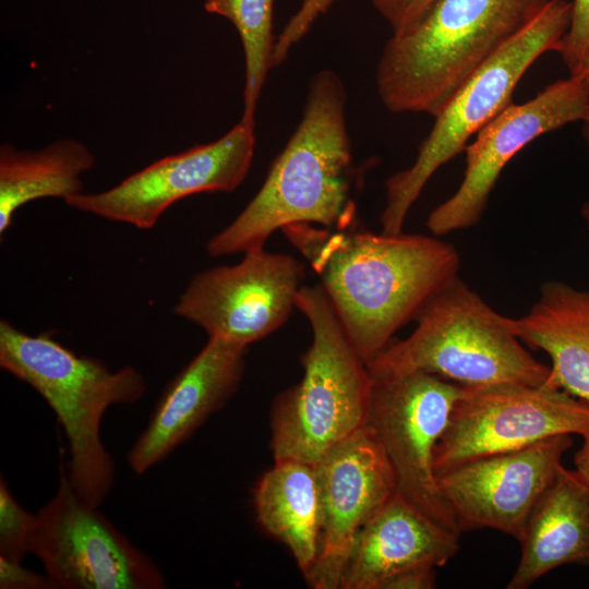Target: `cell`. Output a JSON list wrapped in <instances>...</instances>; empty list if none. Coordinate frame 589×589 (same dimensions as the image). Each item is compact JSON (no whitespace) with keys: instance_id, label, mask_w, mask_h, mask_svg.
Listing matches in <instances>:
<instances>
[{"instance_id":"obj_8","label":"cell","mask_w":589,"mask_h":589,"mask_svg":"<svg viewBox=\"0 0 589 589\" xmlns=\"http://www.w3.org/2000/svg\"><path fill=\"white\" fill-rule=\"evenodd\" d=\"M589 430V400L529 384L464 386L434 455L438 476L468 461Z\"/></svg>"},{"instance_id":"obj_5","label":"cell","mask_w":589,"mask_h":589,"mask_svg":"<svg viewBox=\"0 0 589 589\" xmlns=\"http://www.w3.org/2000/svg\"><path fill=\"white\" fill-rule=\"evenodd\" d=\"M296 308L312 328L303 376L280 393L271 414L274 460L314 465L366 424L372 377L321 285L302 286Z\"/></svg>"},{"instance_id":"obj_15","label":"cell","mask_w":589,"mask_h":589,"mask_svg":"<svg viewBox=\"0 0 589 589\" xmlns=\"http://www.w3.org/2000/svg\"><path fill=\"white\" fill-rule=\"evenodd\" d=\"M572 445L570 434H558L436 476L459 532L490 528L519 541Z\"/></svg>"},{"instance_id":"obj_7","label":"cell","mask_w":589,"mask_h":589,"mask_svg":"<svg viewBox=\"0 0 589 589\" xmlns=\"http://www.w3.org/2000/svg\"><path fill=\"white\" fill-rule=\"evenodd\" d=\"M572 2L550 0L544 9L479 68L434 117L435 122L412 165L385 182L382 232L399 233L409 211L435 171L457 156L477 134L509 106L526 71L543 53L556 50L568 29Z\"/></svg>"},{"instance_id":"obj_28","label":"cell","mask_w":589,"mask_h":589,"mask_svg":"<svg viewBox=\"0 0 589 589\" xmlns=\"http://www.w3.org/2000/svg\"><path fill=\"white\" fill-rule=\"evenodd\" d=\"M436 567L418 565L388 576L378 589H431L435 587Z\"/></svg>"},{"instance_id":"obj_20","label":"cell","mask_w":589,"mask_h":589,"mask_svg":"<svg viewBox=\"0 0 589 589\" xmlns=\"http://www.w3.org/2000/svg\"><path fill=\"white\" fill-rule=\"evenodd\" d=\"M261 527L291 552L304 578L318 554L320 504L314 466L277 460L254 491Z\"/></svg>"},{"instance_id":"obj_27","label":"cell","mask_w":589,"mask_h":589,"mask_svg":"<svg viewBox=\"0 0 589 589\" xmlns=\"http://www.w3.org/2000/svg\"><path fill=\"white\" fill-rule=\"evenodd\" d=\"M14 562L0 556L1 589H56L53 580L46 574L40 575Z\"/></svg>"},{"instance_id":"obj_30","label":"cell","mask_w":589,"mask_h":589,"mask_svg":"<svg viewBox=\"0 0 589 589\" xmlns=\"http://www.w3.org/2000/svg\"><path fill=\"white\" fill-rule=\"evenodd\" d=\"M582 121V135L589 145V108L584 117Z\"/></svg>"},{"instance_id":"obj_23","label":"cell","mask_w":589,"mask_h":589,"mask_svg":"<svg viewBox=\"0 0 589 589\" xmlns=\"http://www.w3.org/2000/svg\"><path fill=\"white\" fill-rule=\"evenodd\" d=\"M36 515L25 510L14 498L7 482L0 480V556L23 561L29 552V539Z\"/></svg>"},{"instance_id":"obj_10","label":"cell","mask_w":589,"mask_h":589,"mask_svg":"<svg viewBox=\"0 0 589 589\" xmlns=\"http://www.w3.org/2000/svg\"><path fill=\"white\" fill-rule=\"evenodd\" d=\"M29 552L63 589H161L155 562L72 488L60 468L53 497L36 514Z\"/></svg>"},{"instance_id":"obj_22","label":"cell","mask_w":589,"mask_h":589,"mask_svg":"<svg viewBox=\"0 0 589 589\" xmlns=\"http://www.w3.org/2000/svg\"><path fill=\"white\" fill-rule=\"evenodd\" d=\"M274 0H204V9L229 20L244 52L245 83L241 121L253 122L257 101L272 68Z\"/></svg>"},{"instance_id":"obj_12","label":"cell","mask_w":589,"mask_h":589,"mask_svg":"<svg viewBox=\"0 0 589 589\" xmlns=\"http://www.w3.org/2000/svg\"><path fill=\"white\" fill-rule=\"evenodd\" d=\"M253 122L240 120L218 140L166 156L99 193L64 202L98 217L152 229L176 202L202 192H232L245 179L254 155Z\"/></svg>"},{"instance_id":"obj_11","label":"cell","mask_w":589,"mask_h":589,"mask_svg":"<svg viewBox=\"0 0 589 589\" xmlns=\"http://www.w3.org/2000/svg\"><path fill=\"white\" fill-rule=\"evenodd\" d=\"M235 265L195 275L173 313L200 326L208 338L248 347L283 326L303 286V265L293 256L250 250Z\"/></svg>"},{"instance_id":"obj_19","label":"cell","mask_w":589,"mask_h":589,"mask_svg":"<svg viewBox=\"0 0 589 589\" xmlns=\"http://www.w3.org/2000/svg\"><path fill=\"white\" fill-rule=\"evenodd\" d=\"M506 322L521 342L550 357L548 385L589 400V291L546 281L529 312Z\"/></svg>"},{"instance_id":"obj_4","label":"cell","mask_w":589,"mask_h":589,"mask_svg":"<svg viewBox=\"0 0 589 589\" xmlns=\"http://www.w3.org/2000/svg\"><path fill=\"white\" fill-rule=\"evenodd\" d=\"M0 366L53 410L69 443V481L99 507L115 482V462L100 437L103 416L112 405L143 397V374L130 365L111 371L99 359L79 356L48 334L28 335L7 320L0 321Z\"/></svg>"},{"instance_id":"obj_32","label":"cell","mask_w":589,"mask_h":589,"mask_svg":"<svg viewBox=\"0 0 589 589\" xmlns=\"http://www.w3.org/2000/svg\"><path fill=\"white\" fill-rule=\"evenodd\" d=\"M578 75H581L585 80V82L587 83L588 87H589V61L587 62L585 69L582 70V72Z\"/></svg>"},{"instance_id":"obj_18","label":"cell","mask_w":589,"mask_h":589,"mask_svg":"<svg viewBox=\"0 0 589 589\" xmlns=\"http://www.w3.org/2000/svg\"><path fill=\"white\" fill-rule=\"evenodd\" d=\"M519 543L520 560L507 589H527L563 565L589 566V481L562 466Z\"/></svg>"},{"instance_id":"obj_2","label":"cell","mask_w":589,"mask_h":589,"mask_svg":"<svg viewBox=\"0 0 589 589\" xmlns=\"http://www.w3.org/2000/svg\"><path fill=\"white\" fill-rule=\"evenodd\" d=\"M346 103L337 74L323 70L313 75L299 124L254 197L208 240L211 256L264 248L274 231L292 224L335 230L354 226V165Z\"/></svg>"},{"instance_id":"obj_16","label":"cell","mask_w":589,"mask_h":589,"mask_svg":"<svg viewBox=\"0 0 589 589\" xmlns=\"http://www.w3.org/2000/svg\"><path fill=\"white\" fill-rule=\"evenodd\" d=\"M247 348L208 338L202 350L168 383L148 424L128 452L135 474L167 458L239 388Z\"/></svg>"},{"instance_id":"obj_24","label":"cell","mask_w":589,"mask_h":589,"mask_svg":"<svg viewBox=\"0 0 589 589\" xmlns=\"http://www.w3.org/2000/svg\"><path fill=\"white\" fill-rule=\"evenodd\" d=\"M569 75H578L589 61V0H574L567 32L556 50Z\"/></svg>"},{"instance_id":"obj_26","label":"cell","mask_w":589,"mask_h":589,"mask_svg":"<svg viewBox=\"0 0 589 589\" xmlns=\"http://www.w3.org/2000/svg\"><path fill=\"white\" fill-rule=\"evenodd\" d=\"M396 33L418 21L435 0H371Z\"/></svg>"},{"instance_id":"obj_14","label":"cell","mask_w":589,"mask_h":589,"mask_svg":"<svg viewBox=\"0 0 589 589\" xmlns=\"http://www.w3.org/2000/svg\"><path fill=\"white\" fill-rule=\"evenodd\" d=\"M320 504L318 554L305 577L314 589H339L357 534L397 492L394 469L369 425L314 465Z\"/></svg>"},{"instance_id":"obj_6","label":"cell","mask_w":589,"mask_h":589,"mask_svg":"<svg viewBox=\"0 0 589 589\" xmlns=\"http://www.w3.org/2000/svg\"><path fill=\"white\" fill-rule=\"evenodd\" d=\"M506 318L457 277L424 306L407 338L393 339L368 364L369 372H423L462 386L546 384L550 366L522 347Z\"/></svg>"},{"instance_id":"obj_29","label":"cell","mask_w":589,"mask_h":589,"mask_svg":"<svg viewBox=\"0 0 589 589\" xmlns=\"http://www.w3.org/2000/svg\"><path fill=\"white\" fill-rule=\"evenodd\" d=\"M581 436L582 444L574 456L575 470L589 481V430Z\"/></svg>"},{"instance_id":"obj_13","label":"cell","mask_w":589,"mask_h":589,"mask_svg":"<svg viewBox=\"0 0 589 589\" xmlns=\"http://www.w3.org/2000/svg\"><path fill=\"white\" fill-rule=\"evenodd\" d=\"M588 108L589 87L581 75L555 81L532 99L507 106L465 147L464 178L429 214V231L442 236L477 225L507 163L537 137L581 121Z\"/></svg>"},{"instance_id":"obj_25","label":"cell","mask_w":589,"mask_h":589,"mask_svg":"<svg viewBox=\"0 0 589 589\" xmlns=\"http://www.w3.org/2000/svg\"><path fill=\"white\" fill-rule=\"evenodd\" d=\"M333 0H303L300 9L275 39L272 68L285 61L291 47L309 32L315 20L328 10Z\"/></svg>"},{"instance_id":"obj_31","label":"cell","mask_w":589,"mask_h":589,"mask_svg":"<svg viewBox=\"0 0 589 589\" xmlns=\"http://www.w3.org/2000/svg\"><path fill=\"white\" fill-rule=\"evenodd\" d=\"M580 214H581V217L586 224V227L589 231V197L588 200L584 203L582 207H581V211H580Z\"/></svg>"},{"instance_id":"obj_17","label":"cell","mask_w":589,"mask_h":589,"mask_svg":"<svg viewBox=\"0 0 589 589\" xmlns=\"http://www.w3.org/2000/svg\"><path fill=\"white\" fill-rule=\"evenodd\" d=\"M459 537L396 492L357 534L339 589H378L404 568L444 566L458 552Z\"/></svg>"},{"instance_id":"obj_3","label":"cell","mask_w":589,"mask_h":589,"mask_svg":"<svg viewBox=\"0 0 589 589\" xmlns=\"http://www.w3.org/2000/svg\"><path fill=\"white\" fill-rule=\"evenodd\" d=\"M550 0H435L393 33L376 69L392 112L435 117L457 89L525 28Z\"/></svg>"},{"instance_id":"obj_9","label":"cell","mask_w":589,"mask_h":589,"mask_svg":"<svg viewBox=\"0 0 589 589\" xmlns=\"http://www.w3.org/2000/svg\"><path fill=\"white\" fill-rule=\"evenodd\" d=\"M371 377L366 425L389 459L397 492L436 522L461 534L440 492L434 455L464 386L423 372Z\"/></svg>"},{"instance_id":"obj_1","label":"cell","mask_w":589,"mask_h":589,"mask_svg":"<svg viewBox=\"0 0 589 589\" xmlns=\"http://www.w3.org/2000/svg\"><path fill=\"white\" fill-rule=\"evenodd\" d=\"M281 232L309 261L366 365L456 279V248L417 233L335 230L300 223Z\"/></svg>"},{"instance_id":"obj_21","label":"cell","mask_w":589,"mask_h":589,"mask_svg":"<svg viewBox=\"0 0 589 589\" xmlns=\"http://www.w3.org/2000/svg\"><path fill=\"white\" fill-rule=\"evenodd\" d=\"M95 157L76 140L57 141L39 151L0 146V236L23 205L39 199L63 200L83 192L81 177L93 168Z\"/></svg>"}]
</instances>
